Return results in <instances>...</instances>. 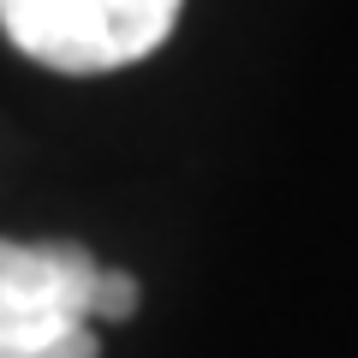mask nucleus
Listing matches in <instances>:
<instances>
[{"mask_svg": "<svg viewBox=\"0 0 358 358\" xmlns=\"http://www.w3.org/2000/svg\"><path fill=\"white\" fill-rule=\"evenodd\" d=\"M96 281L84 245L0 239V358H102Z\"/></svg>", "mask_w": 358, "mask_h": 358, "instance_id": "nucleus-1", "label": "nucleus"}, {"mask_svg": "<svg viewBox=\"0 0 358 358\" xmlns=\"http://www.w3.org/2000/svg\"><path fill=\"white\" fill-rule=\"evenodd\" d=\"M185 0H0V30L48 72L96 78L167 42Z\"/></svg>", "mask_w": 358, "mask_h": 358, "instance_id": "nucleus-2", "label": "nucleus"}, {"mask_svg": "<svg viewBox=\"0 0 358 358\" xmlns=\"http://www.w3.org/2000/svg\"><path fill=\"white\" fill-rule=\"evenodd\" d=\"M138 310V281L126 268H108L102 263V281H96V322H120Z\"/></svg>", "mask_w": 358, "mask_h": 358, "instance_id": "nucleus-3", "label": "nucleus"}]
</instances>
